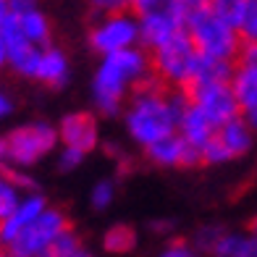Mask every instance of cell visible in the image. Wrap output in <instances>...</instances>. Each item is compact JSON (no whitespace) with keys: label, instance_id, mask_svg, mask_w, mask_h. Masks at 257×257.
Returning a JSON list of instances; mask_svg holds the SVG:
<instances>
[{"label":"cell","instance_id":"34","mask_svg":"<svg viewBox=\"0 0 257 257\" xmlns=\"http://www.w3.org/2000/svg\"><path fill=\"white\" fill-rule=\"evenodd\" d=\"M171 226H173L171 220H155V223H150V228H153V231H158V233H166Z\"/></svg>","mask_w":257,"mask_h":257},{"label":"cell","instance_id":"32","mask_svg":"<svg viewBox=\"0 0 257 257\" xmlns=\"http://www.w3.org/2000/svg\"><path fill=\"white\" fill-rule=\"evenodd\" d=\"M8 66V42L3 37V32H0V71Z\"/></svg>","mask_w":257,"mask_h":257},{"label":"cell","instance_id":"27","mask_svg":"<svg viewBox=\"0 0 257 257\" xmlns=\"http://www.w3.org/2000/svg\"><path fill=\"white\" fill-rule=\"evenodd\" d=\"M92 6V11H97V14L108 16V14H121V11L128 8V0H87Z\"/></svg>","mask_w":257,"mask_h":257},{"label":"cell","instance_id":"18","mask_svg":"<svg viewBox=\"0 0 257 257\" xmlns=\"http://www.w3.org/2000/svg\"><path fill=\"white\" fill-rule=\"evenodd\" d=\"M231 87L239 97L241 113L247 108H252V105H257V71L236 66V71H233V76H231Z\"/></svg>","mask_w":257,"mask_h":257},{"label":"cell","instance_id":"20","mask_svg":"<svg viewBox=\"0 0 257 257\" xmlns=\"http://www.w3.org/2000/svg\"><path fill=\"white\" fill-rule=\"evenodd\" d=\"M81 252H84V247H81L79 233H76L74 228H66L61 236L53 241L48 257H76V254H81Z\"/></svg>","mask_w":257,"mask_h":257},{"label":"cell","instance_id":"10","mask_svg":"<svg viewBox=\"0 0 257 257\" xmlns=\"http://www.w3.org/2000/svg\"><path fill=\"white\" fill-rule=\"evenodd\" d=\"M58 139L63 142V147H74L79 153H92L97 147V118L89 110H74L61 118L58 123Z\"/></svg>","mask_w":257,"mask_h":257},{"label":"cell","instance_id":"23","mask_svg":"<svg viewBox=\"0 0 257 257\" xmlns=\"http://www.w3.org/2000/svg\"><path fill=\"white\" fill-rule=\"evenodd\" d=\"M115 200V181L110 179H102L97 181L95 186H92V192H89V202L95 210H108Z\"/></svg>","mask_w":257,"mask_h":257},{"label":"cell","instance_id":"7","mask_svg":"<svg viewBox=\"0 0 257 257\" xmlns=\"http://www.w3.org/2000/svg\"><path fill=\"white\" fill-rule=\"evenodd\" d=\"M89 45L100 55L121 53L139 45V19L134 14H108L89 32Z\"/></svg>","mask_w":257,"mask_h":257},{"label":"cell","instance_id":"16","mask_svg":"<svg viewBox=\"0 0 257 257\" xmlns=\"http://www.w3.org/2000/svg\"><path fill=\"white\" fill-rule=\"evenodd\" d=\"M16 21H19V29L21 34L37 48H48L50 40H53V29H50V19L42 14V11L34 6V8H27L21 14H14Z\"/></svg>","mask_w":257,"mask_h":257},{"label":"cell","instance_id":"15","mask_svg":"<svg viewBox=\"0 0 257 257\" xmlns=\"http://www.w3.org/2000/svg\"><path fill=\"white\" fill-rule=\"evenodd\" d=\"M215 123L207 118V115L197 108V105H186L184 113H181V121H179V134L189 142L192 147L197 150H202L207 142H210V137L215 134Z\"/></svg>","mask_w":257,"mask_h":257},{"label":"cell","instance_id":"13","mask_svg":"<svg viewBox=\"0 0 257 257\" xmlns=\"http://www.w3.org/2000/svg\"><path fill=\"white\" fill-rule=\"evenodd\" d=\"M215 139L220 142V147L226 150V155L228 160H236L241 155H247L249 150L254 147V132H252V126L247 123L239 115V118H233L223 126H218L215 128Z\"/></svg>","mask_w":257,"mask_h":257},{"label":"cell","instance_id":"11","mask_svg":"<svg viewBox=\"0 0 257 257\" xmlns=\"http://www.w3.org/2000/svg\"><path fill=\"white\" fill-rule=\"evenodd\" d=\"M137 19H139V42L150 48V53L160 48V45H166L171 37H176L179 32H184V14L179 8L163 11V14L137 16Z\"/></svg>","mask_w":257,"mask_h":257},{"label":"cell","instance_id":"9","mask_svg":"<svg viewBox=\"0 0 257 257\" xmlns=\"http://www.w3.org/2000/svg\"><path fill=\"white\" fill-rule=\"evenodd\" d=\"M145 153H147L150 163H155L160 168H192V166H200L202 163L200 150L192 147L179 132L153 142L150 147H145Z\"/></svg>","mask_w":257,"mask_h":257},{"label":"cell","instance_id":"33","mask_svg":"<svg viewBox=\"0 0 257 257\" xmlns=\"http://www.w3.org/2000/svg\"><path fill=\"white\" fill-rule=\"evenodd\" d=\"M14 14V11H11V0H0V27H3V21Z\"/></svg>","mask_w":257,"mask_h":257},{"label":"cell","instance_id":"14","mask_svg":"<svg viewBox=\"0 0 257 257\" xmlns=\"http://www.w3.org/2000/svg\"><path fill=\"white\" fill-rule=\"evenodd\" d=\"M32 79H37L48 87H63L68 81V58H66V53L53 48V45L42 48L40 55H37V63H34Z\"/></svg>","mask_w":257,"mask_h":257},{"label":"cell","instance_id":"25","mask_svg":"<svg viewBox=\"0 0 257 257\" xmlns=\"http://www.w3.org/2000/svg\"><path fill=\"white\" fill-rule=\"evenodd\" d=\"M81 160H84V153H79V150H74V147H61V155H58V166H61V171L79 168Z\"/></svg>","mask_w":257,"mask_h":257},{"label":"cell","instance_id":"39","mask_svg":"<svg viewBox=\"0 0 257 257\" xmlns=\"http://www.w3.org/2000/svg\"><path fill=\"white\" fill-rule=\"evenodd\" d=\"M76 257H89V254H87V252H81V254H76Z\"/></svg>","mask_w":257,"mask_h":257},{"label":"cell","instance_id":"1","mask_svg":"<svg viewBox=\"0 0 257 257\" xmlns=\"http://www.w3.org/2000/svg\"><path fill=\"white\" fill-rule=\"evenodd\" d=\"M186 105L189 95L184 89H171L155 71H150L132 92V102L123 113L126 132L137 145L150 147L158 139L179 132Z\"/></svg>","mask_w":257,"mask_h":257},{"label":"cell","instance_id":"31","mask_svg":"<svg viewBox=\"0 0 257 257\" xmlns=\"http://www.w3.org/2000/svg\"><path fill=\"white\" fill-rule=\"evenodd\" d=\"M241 118L247 121V123L252 126V132L257 134V105H252V108H247V110H244V113H241Z\"/></svg>","mask_w":257,"mask_h":257},{"label":"cell","instance_id":"21","mask_svg":"<svg viewBox=\"0 0 257 257\" xmlns=\"http://www.w3.org/2000/svg\"><path fill=\"white\" fill-rule=\"evenodd\" d=\"M236 32L241 42H257V0H247L244 14L236 24Z\"/></svg>","mask_w":257,"mask_h":257},{"label":"cell","instance_id":"8","mask_svg":"<svg viewBox=\"0 0 257 257\" xmlns=\"http://www.w3.org/2000/svg\"><path fill=\"white\" fill-rule=\"evenodd\" d=\"M189 102L197 105L215 126H223L241 115L239 97L233 92L231 81H210V84H194L186 89Z\"/></svg>","mask_w":257,"mask_h":257},{"label":"cell","instance_id":"30","mask_svg":"<svg viewBox=\"0 0 257 257\" xmlns=\"http://www.w3.org/2000/svg\"><path fill=\"white\" fill-rule=\"evenodd\" d=\"M11 113H14V100H11L6 92H0V121L8 118Z\"/></svg>","mask_w":257,"mask_h":257},{"label":"cell","instance_id":"26","mask_svg":"<svg viewBox=\"0 0 257 257\" xmlns=\"http://www.w3.org/2000/svg\"><path fill=\"white\" fill-rule=\"evenodd\" d=\"M158 257H200L189 241H168Z\"/></svg>","mask_w":257,"mask_h":257},{"label":"cell","instance_id":"22","mask_svg":"<svg viewBox=\"0 0 257 257\" xmlns=\"http://www.w3.org/2000/svg\"><path fill=\"white\" fill-rule=\"evenodd\" d=\"M244 6H247V0H210V8H213L223 21H228L231 27L239 24V19L244 14Z\"/></svg>","mask_w":257,"mask_h":257},{"label":"cell","instance_id":"40","mask_svg":"<svg viewBox=\"0 0 257 257\" xmlns=\"http://www.w3.org/2000/svg\"><path fill=\"white\" fill-rule=\"evenodd\" d=\"M0 257H11V254H6V252H0Z\"/></svg>","mask_w":257,"mask_h":257},{"label":"cell","instance_id":"12","mask_svg":"<svg viewBox=\"0 0 257 257\" xmlns=\"http://www.w3.org/2000/svg\"><path fill=\"white\" fill-rule=\"evenodd\" d=\"M45 210H48V202H45L42 194H37V192L24 194L19 200V205L14 207V213L0 220V236H3V244H11L21 231L29 228Z\"/></svg>","mask_w":257,"mask_h":257},{"label":"cell","instance_id":"2","mask_svg":"<svg viewBox=\"0 0 257 257\" xmlns=\"http://www.w3.org/2000/svg\"><path fill=\"white\" fill-rule=\"evenodd\" d=\"M150 71H153V61L139 45L121 53L102 55V63L97 66L95 79H92V97H95L97 110L105 115H115L126 95L134 92Z\"/></svg>","mask_w":257,"mask_h":257},{"label":"cell","instance_id":"35","mask_svg":"<svg viewBox=\"0 0 257 257\" xmlns=\"http://www.w3.org/2000/svg\"><path fill=\"white\" fill-rule=\"evenodd\" d=\"M249 233H254V236H257V215L249 220Z\"/></svg>","mask_w":257,"mask_h":257},{"label":"cell","instance_id":"19","mask_svg":"<svg viewBox=\"0 0 257 257\" xmlns=\"http://www.w3.org/2000/svg\"><path fill=\"white\" fill-rule=\"evenodd\" d=\"M102 247L108 249L110 254H126L137 247V231L126 223H115L105 231L102 236Z\"/></svg>","mask_w":257,"mask_h":257},{"label":"cell","instance_id":"4","mask_svg":"<svg viewBox=\"0 0 257 257\" xmlns=\"http://www.w3.org/2000/svg\"><path fill=\"white\" fill-rule=\"evenodd\" d=\"M197 58L200 50L194 48L192 37L184 32H179L176 37H171L166 45L153 50L150 61H153V71L166 81L171 89H189L192 79H194V68H197Z\"/></svg>","mask_w":257,"mask_h":257},{"label":"cell","instance_id":"36","mask_svg":"<svg viewBox=\"0 0 257 257\" xmlns=\"http://www.w3.org/2000/svg\"><path fill=\"white\" fill-rule=\"evenodd\" d=\"M3 160H6V142L0 139V163H3Z\"/></svg>","mask_w":257,"mask_h":257},{"label":"cell","instance_id":"17","mask_svg":"<svg viewBox=\"0 0 257 257\" xmlns=\"http://www.w3.org/2000/svg\"><path fill=\"white\" fill-rule=\"evenodd\" d=\"M233 71H236V61H226V58H213V55L200 53L192 87L194 84H210V81H231Z\"/></svg>","mask_w":257,"mask_h":257},{"label":"cell","instance_id":"6","mask_svg":"<svg viewBox=\"0 0 257 257\" xmlns=\"http://www.w3.org/2000/svg\"><path fill=\"white\" fill-rule=\"evenodd\" d=\"M66 228H71V223H68L63 210L48 207L29 228H24L14 241L6 244L8 254L11 257H48L53 241L61 236Z\"/></svg>","mask_w":257,"mask_h":257},{"label":"cell","instance_id":"29","mask_svg":"<svg viewBox=\"0 0 257 257\" xmlns=\"http://www.w3.org/2000/svg\"><path fill=\"white\" fill-rule=\"evenodd\" d=\"M233 257H257V236L254 233H241Z\"/></svg>","mask_w":257,"mask_h":257},{"label":"cell","instance_id":"28","mask_svg":"<svg viewBox=\"0 0 257 257\" xmlns=\"http://www.w3.org/2000/svg\"><path fill=\"white\" fill-rule=\"evenodd\" d=\"M236 66H244V68L257 71V42H244L241 45L239 58H236Z\"/></svg>","mask_w":257,"mask_h":257},{"label":"cell","instance_id":"41","mask_svg":"<svg viewBox=\"0 0 257 257\" xmlns=\"http://www.w3.org/2000/svg\"><path fill=\"white\" fill-rule=\"evenodd\" d=\"M207 3H210V0H207Z\"/></svg>","mask_w":257,"mask_h":257},{"label":"cell","instance_id":"37","mask_svg":"<svg viewBox=\"0 0 257 257\" xmlns=\"http://www.w3.org/2000/svg\"><path fill=\"white\" fill-rule=\"evenodd\" d=\"M6 176H8V168L0 166V181H6Z\"/></svg>","mask_w":257,"mask_h":257},{"label":"cell","instance_id":"38","mask_svg":"<svg viewBox=\"0 0 257 257\" xmlns=\"http://www.w3.org/2000/svg\"><path fill=\"white\" fill-rule=\"evenodd\" d=\"M3 247H6V244H3V236H0V252H3Z\"/></svg>","mask_w":257,"mask_h":257},{"label":"cell","instance_id":"24","mask_svg":"<svg viewBox=\"0 0 257 257\" xmlns=\"http://www.w3.org/2000/svg\"><path fill=\"white\" fill-rule=\"evenodd\" d=\"M128 8L134 11V16H147V14L173 11V8H179V3H176V0H128Z\"/></svg>","mask_w":257,"mask_h":257},{"label":"cell","instance_id":"5","mask_svg":"<svg viewBox=\"0 0 257 257\" xmlns=\"http://www.w3.org/2000/svg\"><path fill=\"white\" fill-rule=\"evenodd\" d=\"M3 142H6V163L16 168H29L45 155H50L61 139H58L55 126L45 121H32L11 128Z\"/></svg>","mask_w":257,"mask_h":257},{"label":"cell","instance_id":"3","mask_svg":"<svg viewBox=\"0 0 257 257\" xmlns=\"http://www.w3.org/2000/svg\"><path fill=\"white\" fill-rule=\"evenodd\" d=\"M184 29L192 37L194 48L202 55H213V58H226V61H236L239 50H241V37L236 27H231L228 21H223L213 8L202 6L192 11L184 19Z\"/></svg>","mask_w":257,"mask_h":257}]
</instances>
